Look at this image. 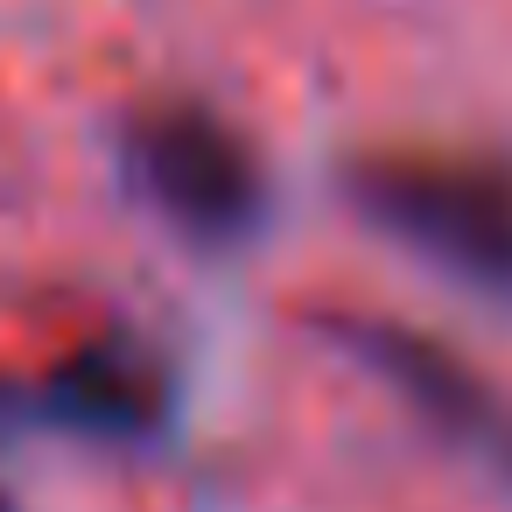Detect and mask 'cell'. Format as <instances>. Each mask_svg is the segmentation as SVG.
I'll list each match as a JSON object with an SVG mask.
<instances>
[{
	"label": "cell",
	"instance_id": "6da1fadb",
	"mask_svg": "<svg viewBox=\"0 0 512 512\" xmlns=\"http://www.w3.org/2000/svg\"><path fill=\"white\" fill-rule=\"evenodd\" d=\"M344 190L358 218L449 281L512 302V169L477 155H428V148H386L358 155L344 169Z\"/></svg>",
	"mask_w": 512,
	"mask_h": 512
},
{
	"label": "cell",
	"instance_id": "7a4b0ae2",
	"mask_svg": "<svg viewBox=\"0 0 512 512\" xmlns=\"http://www.w3.org/2000/svg\"><path fill=\"white\" fill-rule=\"evenodd\" d=\"M127 169L148 190V204L204 246H232L267 218V169L253 141L197 99L148 106L127 127Z\"/></svg>",
	"mask_w": 512,
	"mask_h": 512
},
{
	"label": "cell",
	"instance_id": "3957f363",
	"mask_svg": "<svg viewBox=\"0 0 512 512\" xmlns=\"http://www.w3.org/2000/svg\"><path fill=\"white\" fill-rule=\"evenodd\" d=\"M344 344L456 449L484 456L505 484H512V400L442 337L414 330V323H386V316H351Z\"/></svg>",
	"mask_w": 512,
	"mask_h": 512
},
{
	"label": "cell",
	"instance_id": "277c9868",
	"mask_svg": "<svg viewBox=\"0 0 512 512\" xmlns=\"http://www.w3.org/2000/svg\"><path fill=\"white\" fill-rule=\"evenodd\" d=\"M43 414L85 442H106V449H141L155 435H169V414H176V372L155 344L113 330V337H92L78 351H64L50 365V379L36 386Z\"/></svg>",
	"mask_w": 512,
	"mask_h": 512
},
{
	"label": "cell",
	"instance_id": "5b68a950",
	"mask_svg": "<svg viewBox=\"0 0 512 512\" xmlns=\"http://www.w3.org/2000/svg\"><path fill=\"white\" fill-rule=\"evenodd\" d=\"M0 512H15V498H8V484H0Z\"/></svg>",
	"mask_w": 512,
	"mask_h": 512
}]
</instances>
